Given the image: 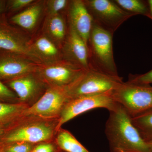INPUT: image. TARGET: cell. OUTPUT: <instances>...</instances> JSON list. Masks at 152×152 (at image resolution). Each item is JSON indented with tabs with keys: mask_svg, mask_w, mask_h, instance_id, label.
<instances>
[{
	"mask_svg": "<svg viewBox=\"0 0 152 152\" xmlns=\"http://www.w3.org/2000/svg\"><path fill=\"white\" fill-rule=\"evenodd\" d=\"M105 125L110 152H152L124 107L116 103Z\"/></svg>",
	"mask_w": 152,
	"mask_h": 152,
	"instance_id": "obj_1",
	"label": "cell"
},
{
	"mask_svg": "<svg viewBox=\"0 0 152 152\" xmlns=\"http://www.w3.org/2000/svg\"><path fill=\"white\" fill-rule=\"evenodd\" d=\"M59 119L22 115L6 127L0 135V146L18 142L37 144L54 140Z\"/></svg>",
	"mask_w": 152,
	"mask_h": 152,
	"instance_id": "obj_2",
	"label": "cell"
},
{
	"mask_svg": "<svg viewBox=\"0 0 152 152\" xmlns=\"http://www.w3.org/2000/svg\"><path fill=\"white\" fill-rule=\"evenodd\" d=\"M113 36L94 23L88 45L90 67L110 75L118 76L113 52Z\"/></svg>",
	"mask_w": 152,
	"mask_h": 152,
	"instance_id": "obj_3",
	"label": "cell"
},
{
	"mask_svg": "<svg viewBox=\"0 0 152 152\" xmlns=\"http://www.w3.org/2000/svg\"><path fill=\"white\" fill-rule=\"evenodd\" d=\"M123 82L122 78L119 76L110 75L90 67L72 83L66 87L67 100L112 91Z\"/></svg>",
	"mask_w": 152,
	"mask_h": 152,
	"instance_id": "obj_4",
	"label": "cell"
},
{
	"mask_svg": "<svg viewBox=\"0 0 152 152\" xmlns=\"http://www.w3.org/2000/svg\"><path fill=\"white\" fill-rule=\"evenodd\" d=\"M117 103L122 106L131 117L152 109V86L124 82L111 92Z\"/></svg>",
	"mask_w": 152,
	"mask_h": 152,
	"instance_id": "obj_5",
	"label": "cell"
},
{
	"mask_svg": "<svg viewBox=\"0 0 152 152\" xmlns=\"http://www.w3.org/2000/svg\"><path fill=\"white\" fill-rule=\"evenodd\" d=\"M86 7L94 23L114 35L123 23L135 16L111 0H86Z\"/></svg>",
	"mask_w": 152,
	"mask_h": 152,
	"instance_id": "obj_6",
	"label": "cell"
},
{
	"mask_svg": "<svg viewBox=\"0 0 152 152\" xmlns=\"http://www.w3.org/2000/svg\"><path fill=\"white\" fill-rule=\"evenodd\" d=\"M112 91L82 96L67 100L59 118L58 131L70 120L93 109L104 108L110 111L113 108L117 103L112 97Z\"/></svg>",
	"mask_w": 152,
	"mask_h": 152,
	"instance_id": "obj_7",
	"label": "cell"
},
{
	"mask_svg": "<svg viewBox=\"0 0 152 152\" xmlns=\"http://www.w3.org/2000/svg\"><path fill=\"white\" fill-rule=\"evenodd\" d=\"M85 70L66 60L40 64L36 72L48 88H66L79 77Z\"/></svg>",
	"mask_w": 152,
	"mask_h": 152,
	"instance_id": "obj_8",
	"label": "cell"
},
{
	"mask_svg": "<svg viewBox=\"0 0 152 152\" xmlns=\"http://www.w3.org/2000/svg\"><path fill=\"white\" fill-rule=\"evenodd\" d=\"M67 100L66 88L48 87L42 96L26 109L22 115H32L46 118L59 119Z\"/></svg>",
	"mask_w": 152,
	"mask_h": 152,
	"instance_id": "obj_9",
	"label": "cell"
},
{
	"mask_svg": "<svg viewBox=\"0 0 152 152\" xmlns=\"http://www.w3.org/2000/svg\"><path fill=\"white\" fill-rule=\"evenodd\" d=\"M31 43L26 36L8 22L5 13L0 15V50L22 55L37 63L32 52Z\"/></svg>",
	"mask_w": 152,
	"mask_h": 152,
	"instance_id": "obj_10",
	"label": "cell"
},
{
	"mask_svg": "<svg viewBox=\"0 0 152 152\" xmlns=\"http://www.w3.org/2000/svg\"><path fill=\"white\" fill-rule=\"evenodd\" d=\"M3 83L15 93L21 102L29 107L35 103L48 88L36 72Z\"/></svg>",
	"mask_w": 152,
	"mask_h": 152,
	"instance_id": "obj_11",
	"label": "cell"
},
{
	"mask_svg": "<svg viewBox=\"0 0 152 152\" xmlns=\"http://www.w3.org/2000/svg\"><path fill=\"white\" fill-rule=\"evenodd\" d=\"M39 64L22 55L0 50V81L4 83L35 72Z\"/></svg>",
	"mask_w": 152,
	"mask_h": 152,
	"instance_id": "obj_12",
	"label": "cell"
},
{
	"mask_svg": "<svg viewBox=\"0 0 152 152\" xmlns=\"http://www.w3.org/2000/svg\"><path fill=\"white\" fill-rule=\"evenodd\" d=\"M63 59L86 70L90 67L88 50L83 40L70 27L61 49Z\"/></svg>",
	"mask_w": 152,
	"mask_h": 152,
	"instance_id": "obj_13",
	"label": "cell"
},
{
	"mask_svg": "<svg viewBox=\"0 0 152 152\" xmlns=\"http://www.w3.org/2000/svg\"><path fill=\"white\" fill-rule=\"evenodd\" d=\"M67 18L69 26L75 31L88 46L94 22L84 1H70Z\"/></svg>",
	"mask_w": 152,
	"mask_h": 152,
	"instance_id": "obj_14",
	"label": "cell"
},
{
	"mask_svg": "<svg viewBox=\"0 0 152 152\" xmlns=\"http://www.w3.org/2000/svg\"><path fill=\"white\" fill-rule=\"evenodd\" d=\"M32 52L39 64H47L63 59L60 49L50 39L40 36L32 42Z\"/></svg>",
	"mask_w": 152,
	"mask_h": 152,
	"instance_id": "obj_15",
	"label": "cell"
},
{
	"mask_svg": "<svg viewBox=\"0 0 152 152\" xmlns=\"http://www.w3.org/2000/svg\"><path fill=\"white\" fill-rule=\"evenodd\" d=\"M43 35L61 49L67 34L65 20L61 14L47 15L43 27Z\"/></svg>",
	"mask_w": 152,
	"mask_h": 152,
	"instance_id": "obj_16",
	"label": "cell"
},
{
	"mask_svg": "<svg viewBox=\"0 0 152 152\" xmlns=\"http://www.w3.org/2000/svg\"><path fill=\"white\" fill-rule=\"evenodd\" d=\"M44 8L45 2H34L24 10L12 16L9 20L10 23L25 29L32 30L35 27Z\"/></svg>",
	"mask_w": 152,
	"mask_h": 152,
	"instance_id": "obj_17",
	"label": "cell"
},
{
	"mask_svg": "<svg viewBox=\"0 0 152 152\" xmlns=\"http://www.w3.org/2000/svg\"><path fill=\"white\" fill-rule=\"evenodd\" d=\"M54 141L59 148L64 152H90L72 133L62 128L57 132Z\"/></svg>",
	"mask_w": 152,
	"mask_h": 152,
	"instance_id": "obj_18",
	"label": "cell"
},
{
	"mask_svg": "<svg viewBox=\"0 0 152 152\" xmlns=\"http://www.w3.org/2000/svg\"><path fill=\"white\" fill-rule=\"evenodd\" d=\"M29 106L20 103L16 104L0 103V126L5 128L21 116L23 112Z\"/></svg>",
	"mask_w": 152,
	"mask_h": 152,
	"instance_id": "obj_19",
	"label": "cell"
},
{
	"mask_svg": "<svg viewBox=\"0 0 152 152\" xmlns=\"http://www.w3.org/2000/svg\"><path fill=\"white\" fill-rule=\"evenodd\" d=\"M132 122L147 142L152 139V109L131 117Z\"/></svg>",
	"mask_w": 152,
	"mask_h": 152,
	"instance_id": "obj_20",
	"label": "cell"
},
{
	"mask_svg": "<svg viewBox=\"0 0 152 152\" xmlns=\"http://www.w3.org/2000/svg\"><path fill=\"white\" fill-rule=\"evenodd\" d=\"M124 10L134 15H142L149 18V12L147 1L142 0H114Z\"/></svg>",
	"mask_w": 152,
	"mask_h": 152,
	"instance_id": "obj_21",
	"label": "cell"
},
{
	"mask_svg": "<svg viewBox=\"0 0 152 152\" xmlns=\"http://www.w3.org/2000/svg\"><path fill=\"white\" fill-rule=\"evenodd\" d=\"M0 103L16 104L21 103L15 93L0 81Z\"/></svg>",
	"mask_w": 152,
	"mask_h": 152,
	"instance_id": "obj_22",
	"label": "cell"
},
{
	"mask_svg": "<svg viewBox=\"0 0 152 152\" xmlns=\"http://www.w3.org/2000/svg\"><path fill=\"white\" fill-rule=\"evenodd\" d=\"M70 1L67 0H48L45 2V8L48 15L60 13L61 11L67 8Z\"/></svg>",
	"mask_w": 152,
	"mask_h": 152,
	"instance_id": "obj_23",
	"label": "cell"
},
{
	"mask_svg": "<svg viewBox=\"0 0 152 152\" xmlns=\"http://www.w3.org/2000/svg\"><path fill=\"white\" fill-rule=\"evenodd\" d=\"M36 144L18 142L0 146L4 152H31Z\"/></svg>",
	"mask_w": 152,
	"mask_h": 152,
	"instance_id": "obj_24",
	"label": "cell"
},
{
	"mask_svg": "<svg viewBox=\"0 0 152 152\" xmlns=\"http://www.w3.org/2000/svg\"><path fill=\"white\" fill-rule=\"evenodd\" d=\"M127 82L136 84L150 85L152 84V69L142 75H130Z\"/></svg>",
	"mask_w": 152,
	"mask_h": 152,
	"instance_id": "obj_25",
	"label": "cell"
},
{
	"mask_svg": "<svg viewBox=\"0 0 152 152\" xmlns=\"http://www.w3.org/2000/svg\"><path fill=\"white\" fill-rule=\"evenodd\" d=\"M35 1L34 0H9L7 1L6 11L9 12H14L31 5Z\"/></svg>",
	"mask_w": 152,
	"mask_h": 152,
	"instance_id": "obj_26",
	"label": "cell"
},
{
	"mask_svg": "<svg viewBox=\"0 0 152 152\" xmlns=\"http://www.w3.org/2000/svg\"><path fill=\"white\" fill-rule=\"evenodd\" d=\"M60 150L53 140L36 144L31 152H58Z\"/></svg>",
	"mask_w": 152,
	"mask_h": 152,
	"instance_id": "obj_27",
	"label": "cell"
},
{
	"mask_svg": "<svg viewBox=\"0 0 152 152\" xmlns=\"http://www.w3.org/2000/svg\"><path fill=\"white\" fill-rule=\"evenodd\" d=\"M7 1L0 0V15L6 12Z\"/></svg>",
	"mask_w": 152,
	"mask_h": 152,
	"instance_id": "obj_28",
	"label": "cell"
},
{
	"mask_svg": "<svg viewBox=\"0 0 152 152\" xmlns=\"http://www.w3.org/2000/svg\"><path fill=\"white\" fill-rule=\"evenodd\" d=\"M147 1L148 5L149 12L148 18L152 20V0H148Z\"/></svg>",
	"mask_w": 152,
	"mask_h": 152,
	"instance_id": "obj_29",
	"label": "cell"
},
{
	"mask_svg": "<svg viewBox=\"0 0 152 152\" xmlns=\"http://www.w3.org/2000/svg\"><path fill=\"white\" fill-rule=\"evenodd\" d=\"M147 142H148V144L149 146L150 149L152 151V139Z\"/></svg>",
	"mask_w": 152,
	"mask_h": 152,
	"instance_id": "obj_30",
	"label": "cell"
},
{
	"mask_svg": "<svg viewBox=\"0 0 152 152\" xmlns=\"http://www.w3.org/2000/svg\"><path fill=\"white\" fill-rule=\"evenodd\" d=\"M4 127L2 126H0V135L4 132Z\"/></svg>",
	"mask_w": 152,
	"mask_h": 152,
	"instance_id": "obj_31",
	"label": "cell"
},
{
	"mask_svg": "<svg viewBox=\"0 0 152 152\" xmlns=\"http://www.w3.org/2000/svg\"><path fill=\"white\" fill-rule=\"evenodd\" d=\"M0 152H4L3 150L1 148H0Z\"/></svg>",
	"mask_w": 152,
	"mask_h": 152,
	"instance_id": "obj_32",
	"label": "cell"
},
{
	"mask_svg": "<svg viewBox=\"0 0 152 152\" xmlns=\"http://www.w3.org/2000/svg\"><path fill=\"white\" fill-rule=\"evenodd\" d=\"M58 152H63V151H61V150H60V151H59Z\"/></svg>",
	"mask_w": 152,
	"mask_h": 152,
	"instance_id": "obj_33",
	"label": "cell"
}]
</instances>
